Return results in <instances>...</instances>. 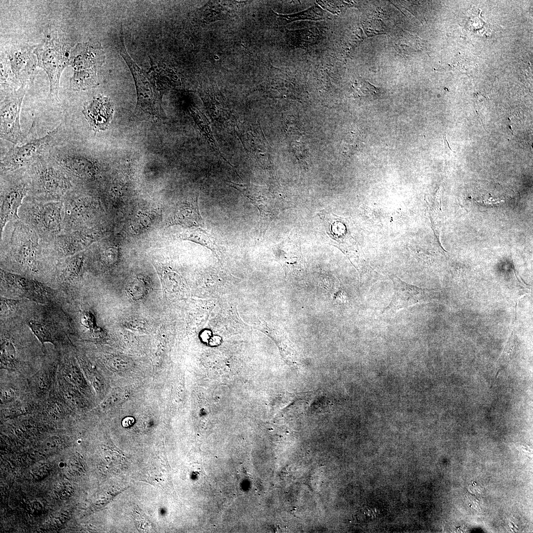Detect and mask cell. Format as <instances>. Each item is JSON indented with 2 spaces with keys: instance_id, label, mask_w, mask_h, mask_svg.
I'll use <instances>...</instances> for the list:
<instances>
[{
  "instance_id": "cell-1",
  "label": "cell",
  "mask_w": 533,
  "mask_h": 533,
  "mask_svg": "<svg viewBox=\"0 0 533 533\" xmlns=\"http://www.w3.org/2000/svg\"><path fill=\"white\" fill-rule=\"evenodd\" d=\"M48 241L19 219L9 222L0 234L1 250L25 270L37 273L42 253L48 249Z\"/></svg>"
},
{
  "instance_id": "cell-2",
  "label": "cell",
  "mask_w": 533,
  "mask_h": 533,
  "mask_svg": "<svg viewBox=\"0 0 533 533\" xmlns=\"http://www.w3.org/2000/svg\"><path fill=\"white\" fill-rule=\"evenodd\" d=\"M27 170L30 183L28 196L45 201L62 200L76 184L54 160L45 157Z\"/></svg>"
},
{
  "instance_id": "cell-3",
  "label": "cell",
  "mask_w": 533,
  "mask_h": 533,
  "mask_svg": "<svg viewBox=\"0 0 533 533\" xmlns=\"http://www.w3.org/2000/svg\"><path fill=\"white\" fill-rule=\"evenodd\" d=\"M63 200L45 201L27 196L20 207L19 220L50 241L63 231Z\"/></svg>"
},
{
  "instance_id": "cell-4",
  "label": "cell",
  "mask_w": 533,
  "mask_h": 533,
  "mask_svg": "<svg viewBox=\"0 0 533 533\" xmlns=\"http://www.w3.org/2000/svg\"><path fill=\"white\" fill-rule=\"evenodd\" d=\"M25 169L1 174L0 234L9 222L19 219V210L29 194L30 179Z\"/></svg>"
},
{
  "instance_id": "cell-5",
  "label": "cell",
  "mask_w": 533,
  "mask_h": 533,
  "mask_svg": "<svg viewBox=\"0 0 533 533\" xmlns=\"http://www.w3.org/2000/svg\"><path fill=\"white\" fill-rule=\"evenodd\" d=\"M120 25L118 50L134 78L137 96L136 110L159 116L162 111L161 93L159 92L155 81L152 77H148L128 54L125 46L122 24Z\"/></svg>"
},
{
  "instance_id": "cell-6",
  "label": "cell",
  "mask_w": 533,
  "mask_h": 533,
  "mask_svg": "<svg viewBox=\"0 0 533 533\" xmlns=\"http://www.w3.org/2000/svg\"><path fill=\"white\" fill-rule=\"evenodd\" d=\"M70 49L69 44L51 36L34 50L38 66L44 70L48 76L49 95L53 99H58L61 73L65 68L70 65Z\"/></svg>"
},
{
  "instance_id": "cell-7",
  "label": "cell",
  "mask_w": 533,
  "mask_h": 533,
  "mask_svg": "<svg viewBox=\"0 0 533 533\" xmlns=\"http://www.w3.org/2000/svg\"><path fill=\"white\" fill-rule=\"evenodd\" d=\"M60 126L44 136L34 139L21 146H14L0 161L1 174L27 168L44 157L55 143Z\"/></svg>"
},
{
  "instance_id": "cell-8",
  "label": "cell",
  "mask_w": 533,
  "mask_h": 533,
  "mask_svg": "<svg viewBox=\"0 0 533 533\" xmlns=\"http://www.w3.org/2000/svg\"><path fill=\"white\" fill-rule=\"evenodd\" d=\"M28 87L21 85L16 90L5 95L0 103V138L15 145L25 138L20 127V114Z\"/></svg>"
},
{
  "instance_id": "cell-9",
  "label": "cell",
  "mask_w": 533,
  "mask_h": 533,
  "mask_svg": "<svg viewBox=\"0 0 533 533\" xmlns=\"http://www.w3.org/2000/svg\"><path fill=\"white\" fill-rule=\"evenodd\" d=\"M50 156L75 181L85 182L95 178L99 168L93 159L76 149H67L50 152Z\"/></svg>"
},
{
  "instance_id": "cell-10",
  "label": "cell",
  "mask_w": 533,
  "mask_h": 533,
  "mask_svg": "<svg viewBox=\"0 0 533 533\" xmlns=\"http://www.w3.org/2000/svg\"><path fill=\"white\" fill-rule=\"evenodd\" d=\"M389 277L393 283L394 293L391 302L382 311L384 314L391 315L402 308L428 302L438 291L411 285L394 274H390Z\"/></svg>"
},
{
  "instance_id": "cell-11",
  "label": "cell",
  "mask_w": 533,
  "mask_h": 533,
  "mask_svg": "<svg viewBox=\"0 0 533 533\" xmlns=\"http://www.w3.org/2000/svg\"><path fill=\"white\" fill-rule=\"evenodd\" d=\"M104 62V52L98 41L78 43L72 50L70 65L74 72L98 77V70Z\"/></svg>"
},
{
  "instance_id": "cell-12",
  "label": "cell",
  "mask_w": 533,
  "mask_h": 533,
  "mask_svg": "<svg viewBox=\"0 0 533 533\" xmlns=\"http://www.w3.org/2000/svg\"><path fill=\"white\" fill-rule=\"evenodd\" d=\"M344 219L336 216L330 218L326 222V230L331 239L335 240L338 247L348 258L358 271L361 272V265L354 239L346 228Z\"/></svg>"
},
{
  "instance_id": "cell-13",
  "label": "cell",
  "mask_w": 533,
  "mask_h": 533,
  "mask_svg": "<svg viewBox=\"0 0 533 533\" xmlns=\"http://www.w3.org/2000/svg\"><path fill=\"white\" fill-rule=\"evenodd\" d=\"M33 47H15L8 53L11 67L21 85L29 86L33 82L38 66L33 53Z\"/></svg>"
},
{
  "instance_id": "cell-14",
  "label": "cell",
  "mask_w": 533,
  "mask_h": 533,
  "mask_svg": "<svg viewBox=\"0 0 533 533\" xmlns=\"http://www.w3.org/2000/svg\"><path fill=\"white\" fill-rule=\"evenodd\" d=\"M81 112L96 133L109 127L113 119L114 107L109 98L98 95L85 103Z\"/></svg>"
},
{
  "instance_id": "cell-15",
  "label": "cell",
  "mask_w": 533,
  "mask_h": 533,
  "mask_svg": "<svg viewBox=\"0 0 533 533\" xmlns=\"http://www.w3.org/2000/svg\"><path fill=\"white\" fill-rule=\"evenodd\" d=\"M92 235L84 229L64 231L48 242V248L56 255L69 257L81 252L92 240Z\"/></svg>"
},
{
  "instance_id": "cell-16",
  "label": "cell",
  "mask_w": 533,
  "mask_h": 533,
  "mask_svg": "<svg viewBox=\"0 0 533 533\" xmlns=\"http://www.w3.org/2000/svg\"><path fill=\"white\" fill-rule=\"evenodd\" d=\"M244 1H209L198 12V18L204 23L225 19L232 15Z\"/></svg>"
},
{
  "instance_id": "cell-17",
  "label": "cell",
  "mask_w": 533,
  "mask_h": 533,
  "mask_svg": "<svg viewBox=\"0 0 533 533\" xmlns=\"http://www.w3.org/2000/svg\"><path fill=\"white\" fill-rule=\"evenodd\" d=\"M171 223L188 227L203 226L204 223L199 211L197 197L179 204L174 211Z\"/></svg>"
},
{
  "instance_id": "cell-18",
  "label": "cell",
  "mask_w": 533,
  "mask_h": 533,
  "mask_svg": "<svg viewBox=\"0 0 533 533\" xmlns=\"http://www.w3.org/2000/svg\"><path fill=\"white\" fill-rule=\"evenodd\" d=\"M84 256L78 253L67 257L60 270V277L66 280L77 279L82 273Z\"/></svg>"
},
{
  "instance_id": "cell-19",
  "label": "cell",
  "mask_w": 533,
  "mask_h": 533,
  "mask_svg": "<svg viewBox=\"0 0 533 533\" xmlns=\"http://www.w3.org/2000/svg\"><path fill=\"white\" fill-rule=\"evenodd\" d=\"M182 239L191 241L206 247L215 253L217 254L218 248L216 241L213 236L201 228L187 229L180 235Z\"/></svg>"
},
{
  "instance_id": "cell-20",
  "label": "cell",
  "mask_w": 533,
  "mask_h": 533,
  "mask_svg": "<svg viewBox=\"0 0 533 533\" xmlns=\"http://www.w3.org/2000/svg\"><path fill=\"white\" fill-rule=\"evenodd\" d=\"M3 56L0 58V88L8 94L18 89L19 84L13 73L10 61Z\"/></svg>"
},
{
  "instance_id": "cell-21",
  "label": "cell",
  "mask_w": 533,
  "mask_h": 533,
  "mask_svg": "<svg viewBox=\"0 0 533 533\" xmlns=\"http://www.w3.org/2000/svg\"><path fill=\"white\" fill-rule=\"evenodd\" d=\"M0 360L2 367L12 368L16 364V350L11 340L5 338L1 342Z\"/></svg>"
},
{
  "instance_id": "cell-22",
  "label": "cell",
  "mask_w": 533,
  "mask_h": 533,
  "mask_svg": "<svg viewBox=\"0 0 533 533\" xmlns=\"http://www.w3.org/2000/svg\"><path fill=\"white\" fill-rule=\"evenodd\" d=\"M62 374L66 381L77 389L84 386V381L81 372L76 366L69 364L63 368Z\"/></svg>"
},
{
  "instance_id": "cell-23",
  "label": "cell",
  "mask_w": 533,
  "mask_h": 533,
  "mask_svg": "<svg viewBox=\"0 0 533 533\" xmlns=\"http://www.w3.org/2000/svg\"><path fill=\"white\" fill-rule=\"evenodd\" d=\"M517 343L513 332L511 334L504 350L498 361L497 373L512 359L516 353Z\"/></svg>"
},
{
  "instance_id": "cell-24",
  "label": "cell",
  "mask_w": 533,
  "mask_h": 533,
  "mask_svg": "<svg viewBox=\"0 0 533 533\" xmlns=\"http://www.w3.org/2000/svg\"><path fill=\"white\" fill-rule=\"evenodd\" d=\"M28 325L43 345L46 343L55 344L49 330L45 326L34 321H29Z\"/></svg>"
},
{
  "instance_id": "cell-25",
  "label": "cell",
  "mask_w": 533,
  "mask_h": 533,
  "mask_svg": "<svg viewBox=\"0 0 533 533\" xmlns=\"http://www.w3.org/2000/svg\"><path fill=\"white\" fill-rule=\"evenodd\" d=\"M315 7H311L305 11L300 12L296 14L288 15H279L278 16L281 17H283L286 19L288 21H293L298 19H312V20H319L321 19V14H319L315 9Z\"/></svg>"
},
{
  "instance_id": "cell-26",
  "label": "cell",
  "mask_w": 533,
  "mask_h": 533,
  "mask_svg": "<svg viewBox=\"0 0 533 533\" xmlns=\"http://www.w3.org/2000/svg\"><path fill=\"white\" fill-rule=\"evenodd\" d=\"M128 290L132 297L136 299H139L145 295L146 286L142 281L136 280L130 284Z\"/></svg>"
},
{
  "instance_id": "cell-27",
  "label": "cell",
  "mask_w": 533,
  "mask_h": 533,
  "mask_svg": "<svg viewBox=\"0 0 533 533\" xmlns=\"http://www.w3.org/2000/svg\"><path fill=\"white\" fill-rule=\"evenodd\" d=\"M19 302L17 300L0 298V314L6 315L15 311L18 306Z\"/></svg>"
},
{
  "instance_id": "cell-28",
  "label": "cell",
  "mask_w": 533,
  "mask_h": 533,
  "mask_svg": "<svg viewBox=\"0 0 533 533\" xmlns=\"http://www.w3.org/2000/svg\"><path fill=\"white\" fill-rule=\"evenodd\" d=\"M69 388L68 387H65L63 390V395L65 400H66L70 404L77 406L78 404V397L77 396V393L76 389Z\"/></svg>"
},
{
  "instance_id": "cell-29",
  "label": "cell",
  "mask_w": 533,
  "mask_h": 533,
  "mask_svg": "<svg viewBox=\"0 0 533 533\" xmlns=\"http://www.w3.org/2000/svg\"><path fill=\"white\" fill-rule=\"evenodd\" d=\"M81 322L82 324L86 327L90 329H93L95 328L96 325V320L95 317L90 312H85L81 318Z\"/></svg>"
},
{
  "instance_id": "cell-30",
  "label": "cell",
  "mask_w": 533,
  "mask_h": 533,
  "mask_svg": "<svg viewBox=\"0 0 533 533\" xmlns=\"http://www.w3.org/2000/svg\"><path fill=\"white\" fill-rule=\"evenodd\" d=\"M14 393L11 389H5L1 392V399L3 401H10L14 398Z\"/></svg>"
},
{
  "instance_id": "cell-31",
  "label": "cell",
  "mask_w": 533,
  "mask_h": 533,
  "mask_svg": "<svg viewBox=\"0 0 533 533\" xmlns=\"http://www.w3.org/2000/svg\"><path fill=\"white\" fill-rule=\"evenodd\" d=\"M105 331L102 328L95 327L93 329L92 336L94 338H102L105 335Z\"/></svg>"
},
{
  "instance_id": "cell-32",
  "label": "cell",
  "mask_w": 533,
  "mask_h": 533,
  "mask_svg": "<svg viewBox=\"0 0 533 533\" xmlns=\"http://www.w3.org/2000/svg\"><path fill=\"white\" fill-rule=\"evenodd\" d=\"M134 421V419L131 417H127L124 419L122 421V425L124 427H128L131 425Z\"/></svg>"
}]
</instances>
